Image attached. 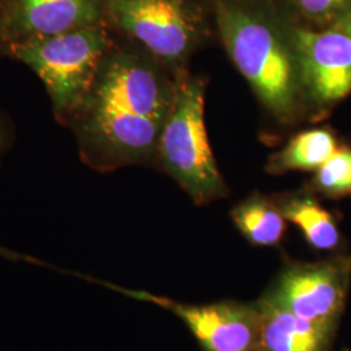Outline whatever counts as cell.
I'll list each match as a JSON object with an SVG mask.
<instances>
[{
	"label": "cell",
	"mask_w": 351,
	"mask_h": 351,
	"mask_svg": "<svg viewBox=\"0 0 351 351\" xmlns=\"http://www.w3.org/2000/svg\"><path fill=\"white\" fill-rule=\"evenodd\" d=\"M230 219L239 233L256 247L277 246L285 236L287 219L274 197L254 193L230 211Z\"/></svg>",
	"instance_id": "12"
},
{
	"label": "cell",
	"mask_w": 351,
	"mask_h": 351,
	"mask_svg": "<svg viewBox=\"0 0 351 351\" xmlns=\"http://www.w3.org/2000/svg\"><path fill=\"white\" fill-rule=\"evenodd\" d=\"M106 23V0H1L0 38L8 45Z\"/></svg>",
	"instance_id": "9"
},
{
	"label": "cell",
	"mask_w": 351,
	"mask_h": 351,
	"mask_svg": "<svg viewBox=\"0 0 351 351\" xmlns=\"http://www.w3.org/2000/svg\"><path fill=\"white\" fill-rule=\"evenodd\" d=\"M0 10H1V0H0Z\"/></svg>",
	"instance_id": "19"
},
{
	"label": "cell",
	"mask_w": 351,
	"mask_h": 351,
	"mask_svg": "<svg viewBox=\"0 0 351 351\" xmlns=\"http://www.w3.org/2000/svg\"><path fill=\"white\" fill-rule=\"evenodd\" d=\"M147 55L112 47L72 113L82 154L97 168L141 163L156 154L177 78Z\"/></svg>",
	"instance_id": "1"
},
{
	"label": "cell",
	"mask_w": 351,
	"mask_h": 351,
	"mask_svg": "<svg viewBox=\"0 0 351 351\" xmlns=\"http://www.w3.org/2000/svg\"><path fill=\"white\" fill-rule=\"evenodd\" d=\"M204 91L199 78L177 75L175 101L156 150L164 171L198 206L228 194L206 129Z\"/></svg>",
	"instance_id": "3"
},
{
	"label": "cell",
	"mask_w": 351,
	"mask_h": 351,
	"mask_svg": "<svg viewBox=\"0 0 351 351\" xmlns=\"http://www.w3.org/2000/svg\"><path fill=\"white\" fill-rule=\"evenodd\" d=\"M310 191L329 199L351 195V147L339 145L337 151L323 164L310 182Z\"/></svg>",
	"instance_id": "15"
},
{
	"label": "cell",
	"mask_w": 351,
	"mask_h": 351,
	"mask_svg": "<svg viewBox=\"0 0 351 351\" xmlns=\"http://www.w3.org/2000/svg\"><path fill=\"white\" fill-rule=\"evenodd\" d=\"M0 256L7 259V261H11V262H26V263L37 264V265H49V264L43 263L42 261L36 259L33 256L24 255V254L17 252V251L10 250V249H7L1 245H0Z\"/></svg>",
	"instance_id": "16"
},
{
	"label": "cell",
	"mask_w": 351,
	"mask_h": 351,
	"mask_svg": "<svg viewBox=\"0 0 351 351\" xmlns=\"http://www.w3.org/2000/svg\"><path fill=\"white\" fill-rule=\"evenodd\" d=\"M290 29L304 111L323 117L351 94V14L324 27L291 21Z\"/></svg>",
	"instance_id": "6"
},
{
	"label": "cell",
	"mask_w": 351,
	"mask_h": 351,
	"mask_svg": "<svg viewBox=\"0 0 351 351\" xmlns=\"http://www.w3.org/2000/svg\"><path fill=\"white\" fill-rule=\"evenodd\" d=\"M106 23L175 69L182 68L207 34L204 13L195 0H106Z\"/></svg>",
	"instance_id": "5"
},
{
	"label": "cell",
	"mask_w": 351,
	"mask_h": 351,
	"mask_svg": "<svg viewBox=\"0 0 351 351\" xmlns=\"http://www.w3.org/2000/svg\"><path fill=\"white\" fill-rule=\"evenodd\" d=\"M351 285V254H336L316 262L288 261L264 300L301 319L339 326Z\"/></svg>",
	"instance_id": "8"
},
{
	"label": "cell",
	"mask_w": 351,
	"mask_h": 351,
	"mask_svg": "<svg viewBox=\"0 0 351 351\" xmlns=\"http://www.w3.org/2000/svg\"><path fill=\"white\" fill-rule=\"evenodd\" d=\"M107 23L8 45L13 56L42 80L59 119L75 112L112 50Z\"/></svg>",
	"instance_id": "4"
},
{
	"label": "cell",
	"mask_w": 351,
	"mask_h": 351,
	"mask_svg": "<svg viewBox=\"0 0 351 351\" xmlns=\"http://www.w3.org/2000/svg\"><path fill=\"white\" fill-rule=\"evenodd\" d=\"M287 221L301 230L306 242L317 251L333 252L342 245L336 216L316 199L313 191L289 193L274 197Z\"/></svg>",
	"instance_id": "11"
},
{
	"label": "cell",
	"mask_w": 351,
	"mask_h": 351,
	"mask_svg": "<svg viewBox=\"0 0 351 351\" xmlns=\"http://www.w3.org/2000/svg\"><path fill=\"white\" fill-rule=\"evenodd\" d=\"M339 147V141L332 130L326 128L304 130L269 158L267 172L271 175H282L291 171L316 172Z\"/></svg>",
	"instance_id": "13"
},
{
	"label": "cell",
	"mask_w": 351,
	"mask_h": 351,
	"mask_svg": "<svg viewBox=\"0 0 351 351\" xmlns=\"http://www.w3.org/2000/svg\"><path fill=\"white\" fill-rule=\"evenodd\" d=\"M73 275L111 289L128 298L162 307L185 323L198 341L202 351H259L262 317L258 302H215L191 304L154 294L146 290L129 289L95 277Z\"/></svg>",
	"instance_id": "7"
},
{
	"label": "cell",
	"mask_w": 351,
	"mask_h": 351,
	"mask_svg": "<svg viewBox=\"0 0 351 351\" xmlns=\"http://www.w3.org/2000/svg\"><path fill=\"white\" fill-rule=\"evenodd\" d=\"M228 56L264 107L281 123L304 111L291 21L274 0H213Z\"/></svg>",
	"instance_id": "2"
},
{
	"label": "cell",
	"mask_w": 351,
	"mask_h": 351,
	"mask_svg": "<svg viewBox=\"0 0 351 351\" xmlns=\"http://www.w3.org/2000/svg\"><path fill=\"white\" fill-rule=\"evenodd\" d=\"M297 25L324 27L351 14V0H274Z\"/></svg>",
	"instance_id": "14"
},
{
	"label": "cell",
	"mask_w": 351,
	"mask_h": 351,
	"mask_svg": "<svg viewBox=\"0 0 351 351\" xmlns=\"http://www.w3.org/2000/svg\"><path fill=\"white\" fill-rule=\"evenodd\" d=\"M1 146H3V132H1V128H0V150H1Z\"/></svg>",
	"instance_id": "17"
},
{
	"label": "cell",
	"mask_w": 351,
	"mask_h": 351,
	"mask_svg": "<svg viewBox=\"0 0 351 351\" xmlns=\"http://www.w3.org/2000/svg\"><path fill=\"white\" fill-rule=\"evenodd\" d=\"M262 326L259 351H332L339 326L304 320L263 297L258 300Z\"/></svg>",
	"instance_id": "10"
},
{
	"label": "cell",
	"mask_w": 351,
	"mask_h": 351,
	"mask_svg": "<svg viewBox=\"0 0 351 351\" xmlns=\"http://www.w3.org/2000/svg\"><path fill=\"white\" fill-rule=\"evenodd\" d=\"M341 351H351L350 349H343V350H341Z\"/></svg>",
	"instance_id": "18"
}]
</instances>
